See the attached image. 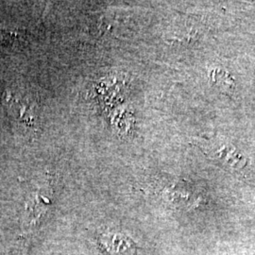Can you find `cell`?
<instances>
[{"instance_id":"cell-1","label":"cell","mask_w":255,"mask_h":255,"mask_svg":"<svg viewBox=\"0 0 255 255\" xmlns=\"http://www.w3.org/2000/svg\"><path fill=\"white\" fill-rule=\"evenodd\" d=\"M100 245L105 255H135L136 246L133 240L120 232L112 231L99 237Z\"/></svg>"},{"instance_id":"cell-2","label":"cell","mask_w":255,"mask_h":255,"mask_svg":"<svg viewBox=\"0 0 255 255\" xmlns=\"http://www.w3.org/2000/svg\"><path fill=\"white\" fill-rule=\"evenodd\" d=\"M9 108L10 113L16 117L15 119L20 124L26 128H31L35 130L36 128L37 115L34 107L27 101H20L17 99L9 96Z\"/></svg>"}]
</instances>
